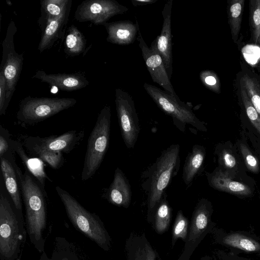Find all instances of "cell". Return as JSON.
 Segmentation results:
<instances>
[{
  "mask_svg": "<svg viewBox=\"0 0 260 260\" xmlns=\"http://www.w3.org/2000/svg\"><path fill=\"white\" fill-rule=\"evenodd\" d=\"M157 0H131L132 5L135 7L143 6L155 3Z\"/></svg>",
  "mask_w": 260,
  "mask_h": 260,
  "instance_id": "cell-40",
  "label": "cell"
},
{
  "mask_svg": "<svg viewBox=\"0 0 260 260\" xmlns=\"http://www.w3.org/2000/svg\"><path fill=\"white\" fill-rule=\"evenodd\" d=\"M128 8L114 0H87L81 3L75 12V19L81 22L90 21L103 24L112 17L123 14Z\"/></svg>",
  "mask_w": 260,
  "mask_h": 260,
  "instance_id": "cell-11",
  "label": "cell"
},
{
  "mask_svg": "<svg viewBox=\"0 0 260 260\" xmlns=\"http://www.w3.org/2000/svg\"><path fill=\"white\" fill-rule=\"evenodd\" d=\"M17 29L15 22L11 21L2 43L3 54L0 69L3 72L6 82L5 112L15 90L24 59L23 54H18L15 49L14 37Z\"/></svg>",
  "mask_w": 260,
  "mask_h": 260,
  "instance_id": "cell-8",
  "label": "cell"
},
{
  "mask_svg": "<svg viewBox=\"0 0 260 260\" xmlns=\"http://www.w3.org/2000/svg\"><path fill=\"white\" fill-rule=\"evenodd\" d=\"M249 12L251 41L260 46V0L249 1Z\"/></svg>",
  "mask_w": 260,
  "mask_h": 260,
  "instance_id": "cell-32",
  "label": "cell"
},
{
  "mask_svg": "<svg viewBox=\"0 0 260 260\" xmlns=\"http://www.w3.org/2000/svg\"><path fill=\"white\" fill-rule=\"evenodd\" d=\"M173 0L165 3L162 11L163 23L160 34L151 44L150 48L156 50L161 56L169 78L173 74V44L171 32V14Z\"/></svg>",
  "mask_w": 260,
  "mask_h": 260,
  "instance_id": "cell-13",
  "label": "cell"
},
{
  "mask_svg": "<svg viewBox=\"0 0 260 260\" xmlns=\"http://www.w3.org/2000/svg\"><path fill=\"white\" fill-rule=\"evenodd\" d=\"M50 86L64 91H74L85 87L89 84L86 77L80 73L48 74L38 70L32 77Z\"/></svg>",
  "mask_w": 260,
  "mask_h": 260,
  "instance_id": "cell-15",
  "label": "cell"
},
{
  "mask_svg": "<svg viewBox=\"0 0 260 260\" xmlns=\"http://www.w3.org/2000/svg\"><path fill=\"white\" fill-rule=\"evenodd\" d=\"M1 168L6 189L15 209L22 213V201L19 184L17 175L15 157H0Z\"/></svg>",
  "mask_w": 260,
  "mask_h": 260,
  "instance_id": "cell-19",
  "label": "cell"
},
{
  "mask_svg": "<svg viewBox=\"0 0 260 260\" xmlns=\"http://www.w3.org/2000/svg\"><path fill=\"white\" fill-rule=\"evenodd\" d=\"M137 40L139 42V46L152 81L167 92L176 94L170 82L162 57L156 50L148 47L142 36L140 29L139 30Z\"/></svg>",
  "mask_w": 260,
  "mask_h": 260,
  "instance_id": "cell-14",
  "label": "cell"
},
{
  "mask_svg": "<svg viewBox=\"0 0 260 260\" xmlns=\"http://www.w3.org/2000/svg\"><path fill=\"white\" fill-rule=\"evenodd\" d=\"M143 87L159 108L172 118L173 123L180 131L184 133L187 124L200 131H206L204 123L193 112L190 103H185L177 94H173L154 85L145 83Z\"/></svg>",
  "mask_w": 260,
  "mask_h": 260,
  "instance_id": "cell-6",
  "label": "cell"
},
{
  "mask_svg": "<svg viewBox=\"0 0 260 260\" xmlns=\"http://www.w3.org/2000/svg\"><path fill=\"white\" fill-rule=\"evenodd\" d=\"M76 103L77 100L74 98H38L29 95L20 101L16 117L21 124L33 125L73 107Z\"/></svg>",
  "mask_w": 260,
  "mask_h": 260,
  "instance_id": "cell-7",
  "label": "cell"
},
{
  "mask_svg": "<svg viewBox=\"0 0 260 260\" xmlns=\"http://www.w3.org/2000/svg\"><path fill=\"white\" fill-rule=\"evenodd\" d=\"M202 84L207 88L216 93L221 92V83L217 75L211 70H203L200 73Z\"/></svg>",
  "mask_w": 260,
  "mask_h": 260,
  "instance_id": "cell-35",
  "label": "cell"
},
{
  "mask_svg": "<svg viewBox=\"0 0 260 260\" xmlns=\"http://www.w3.org/2000/svg\"><path fill=\"white\" fill-rule=\"evenodd\" d=\"M167 195L165 193L162 199L156 208L153 217V228L156 233L161 235L169 229L172 217V209L167 200Z\"/></svg>",
  "mask_w": 260,
  "mask_h": 260,
  "instance_id": "cell-28",
  "label": "cell"
},
{
  "mask_svg": "<svg viewBox=\"0 0 260 260\" xmlns=\"http://www.w3.org/2000/svg\"><path fill=\"white\" fill-rule=\"evenodd\" d=\"M86 40L78 28L71 25L68 29L64 42V52L70 56L78 55L86 47Z\"/></svg>",
  "mask_w": 260,
  "mask_h": 260,
  "instance_id": "cell-27",
  "label": "cell"
},
{
  "mask_svg": "<svg viewBox=\"0 0 260 260\" xmlns=\"http://www.w3.org/2000/svg\"><path fill=\"white\" fill-rule=\"evenodd\" d=\"M189 223V220L184 215L182 211L179 210L176 214L172 230V248L179 238L185 242L187 238Z\"/></svg>",
  "mask_w": 260,
  "mask_h": 260,
  "instance_id": "cell-33",
  "label": "cell"
},
{
  "mask_svg": "<svg viewBox=\"0 0 260 260\" xmlns=\"http://www.w3.org/2000/svg\"><path fill=\"white\" fill-rule=\"evenodd\" d=\"M250 71H243L240 76L241 83L253 106L260 116V81Z\"/></svg>",
  "mask_w": 260,
  "mask_h": 260,
  "instance_id": "cell-26",
  "label": "cell"
},
{
  "mask_svg": "<svg viewBox=\"0 0 260 260\" xmlns=\"http://www.w3.org/2000/svg\"><path fill=\"white\" fill-rule=\"evenodd\" d=\"M115 105L122 138L128 149L133 148L140 128L132 96L121 88L115 89Z\"/></svg>",
  "mask_w": 260,
  "mask_h": 260,
  "instance_id": "cell-9",
  "label": "cell"
},
{
  "mask_svg": "<svg viewBox=\"0 0 260 260\" xmlns=\"http://www.w3.org/2000/svg\"><path fill=\"white\" fill-rule=\"evenodd\" d=\"M245 0H229L227 4L228 23L232 38L237 44L241 28Z\"/></svg>",
  "mask_w": 260,
  "mask_h": 260,
  "instance_id": "cell-25",
  "label": "cell"
},
{
  "mask_svg": "<svg viewBox=\"0 0 260 260\" xmlns=\"http://www.w3.org/2000/svg\"><path fill=\"white\" fill-rule=\"evenodd\" d=\"M208 177L210 185L218 190L243 196L249 195L251 193L247 185L232 180L226 173L220 171L214 172Z\"/></svg>",
  "mask_w": 260,
  "mask_h": 260,
  "instance_id": "cell-22",
  "label": "cell"
},
{
  "mask_svg": "<svg viewBox=\"0 0 260 260\" xmlns=\"http://www.w3.org/2000/svg\"><path fill=\"white\" fill-rule=\"evenodd\" d=\"M49 260H80V258L72 243L63 238L56 237Z\"/></svg>",
  "mask_w": 260,
  "mask_h": 260,
  "instance_id": "cell-29",
  "label": "cell"
},
{
  "mask_svg": "<svg viewBox=\"0 0 260 260\" xmlns=\"http://www.w3.org/2000/svg\"><path fill=\"white\" fill-rule=\"evenodd\" d=\"M111 108L105 106L98 115L94 127L88 137L81 178L87 181L100 167L108 148L110 127Z\"/></svg>",
  "mask_w": 260,
  "mask_h": 260,
  "instance_id": "cell-5",
  "label": "cell"
},
{
  "mask_svg": "<svg viewBox=\"0 0 260 260\" xmlns=\"http://www.w3.org/2000/svg\"><path fill=\"white\" fill-rule=\"evenodd\" d=\"M125 252L126 260H156L158 255L145 233L132 232L126 240Z\"/></svg>",
  "mask_w": 260,
  "mask_h": 260,
  "instance_id": "cell-17",
  "label": "cell"
},
{
  "mask_svg": "<svg viewBox=\"0 0 260 260\" xmlns=\"http://www.w3.org/2000/svg\"><path fill=\"white\" fill-rule=\"evenodd\" d=\"M71 6L72 4L69 5L59 17L49 22L42 30L38 49L40 52L51 48L61 38L63 29L68 22Z\"/></svg>",
  "mask_w": 260,
  "mask_h": 260,
  "instance_id": "cell-20",
  "label": "cell"
},
{
  "mask_svg": "<svg viewBox=\"0 0 260 260\" xmlns=\"http://www.w3.org/2000/svg\"><path fill=\"white\" fill-rule=\"evenodd\" d=\"M10 137L7 129L0 125V157H14V151L10 143Z\"/></svg>",
  "mask_w": 260,
  "mask_h": 260,
  "instance_id": "cell-36",
  "label": "cell"
},
{
  "mask_svg": "<svg viewBox=\"0 0 260 260\" xmlns=\"http://www.w3.org/2000/svg\"><path fill=\"white\" fill-rule=\"evenodd\" d=\"M39 260H49V257H48L46 253L44 251L42 253L41 257Z\"/></svg>",
  "mask_w": 260,
  "mask_h": 260,
  "instance_id": "cell-41",
  "label": "cell"
},
{
  "mask_svg": "<svg viewBox=\"0 0 260 260\" xmlns=\"http://www.w3.org/2000/svg\"><path fill=\"white\" fill-rule=\"evenodd\" d=\"M211 208L205 199H201L195 207L189 223L183 250L177 260H189L195 249L210 228Z\"/></svg>",
  "mask_w": 260,
  "mask_h": 260,
  "instance_id": "cell-10",
  "label": "cell"
},
{
  "mask_svg": "<svg viewBox=\"0 0 260 260\" xmlns=\"http://www.w3.org/2000/svg\"><path fill=\"white\" fill-rule=\"evenodd\" d=\"M31 155L47 163L53 169H58L63 165L64 159L62 152L52 151L33 146H25Z\"/></svg>",
  "mask_w": 260,
  "mask_h": 260,
  "instance_id": "cell-30",
  "label": "cell"
},
{
  "mask_svg": "<svg viewBox=\"0 0 260 260\" xmlns=\"http://www.w3.org/2000/svg\"><path fill=\"white\" fill-rule=\"evenodd\" d=\"M84 136L83 131H71L56 136H28L24 140V145L69 153L80 143Z\"/></svg>",
  "mask_w": 260,
  "mask_h": 260,
  "instance_id": "cell-12",
  "label": "cell"
},
{
  "mask_svg": "<svg viewBox=\"0 0 260 260\" xmlns=\"http://www.w3.org/2000/svg\"><path fill=\"white\" fill-rule=\"evenodd\" d=\"M157 258L158 260H161L159 255H158Z\"/></svg>",
  "mask_w": 260,
  "mask_h": 260,
  "instance_id": "cell-43",
  "label": "cell"
},
{
  "mask_svg": "<svg viewBox=\"0 0 260 260\" xmlns=\"http://www.w3.org/2000/svg\"><path fill=\"white\" fill-rule=\"evenodd\" d=\"M240 151L247 168L253 173H257L259 166L257 159L244 144L240 145Z\"/></svg>",
  "mask_w": 260,
  "mask_h": 260,
  "instance_id": "cell-37",
  "label": "cell"
},
{
  "mask_svg": "<svg viewBox=\"0 0 260 260\" xmlns=\"http://www.w3.org/2000/svg\"><path fill=\"white\" fill-rule=\"evenodd\" d=\"M222 159L224 165L229 168H234L236 164V160L234 156L228 151L223 150L221 154Z\"/></svg>",
  "mask_w": 260,
  "mask_h": 260,
  "instance_id": "cell-39",
  "label": "cell"
},
{
  "mask_svg": "<svg viewBox=\"0 0 260 260\" xmlns=\"http://www.w3.org/2000/svg\"><path fill=\"white\" fill-rule=\"evenodd\" d=\"M238 93L247 116L253 125L260 134V116L253 106L246 90L239 81Z\"/></svg>",
  "mask_w": 260,
  "mask_h": 260,
  "instance_id": "cell-34",
  "label": "cell"
},
{
  "mask_svg": "<svg viewBox=\"0 0 260 260\" xmlns=\"http://www.w3.org/2000/svg\"><path fill=\"white\" fill-rule=\"evenodd\" d=\"M72 3V0L41 1V15L38 20L41 30L49 22L59 17Z\"/></svg>",
  "mask_w": 260,
  "mask_h": 260,
  "instance_id": "cell-24",
  "label": "cell"
},
{
  "mask_svg": "<svg viewBox=\"0 0 260 260\" xmlns=\"http://www.w3.org/2000/svg\"><path fill=\"white\" fill-rule=\"evenodd\" d=\"M205 157L204 148L198 144L194 145L191 151L188 153L183 167L182 179L188 186L201 169Z\"/></svg>",
  "mask_w": 260,
  "mask_h": 260,
  "instance_id": "cell-23",
  "label": "cell"
},
{
  "mask_svg": "<svg viewBox=\"0 0 260 260\" xmlns=\"http://www.w3.org/2000/svg\"><path fill=\"white\" fill-rule=\"evenodd\" d=\"M10 143L14 152L22 160L25 169L36 178L37 181L45 190L46 179L51 181L45 173L43 161L38 157L28 156L25 153L22 145L18 141L11 139Z\"/></svg>",
  "mask_w": 260,
  "mask_h": 260,
  "instance_id": "cell-21",
  "label": "cell"
},
{
  "mask_svg": "<svg viewBox=\"0 0 260 260\" xmlns=\"http://www.w3.org/2000/svg\"><path fill=\"white\" fill-rule=\"evenodd\" d=\"M16 170L25 210V227L29 240L39 252H44L43 238L47 224L45 190L26 169L22 173L16 165Z\"/></svg>",
  "mask_w": 260,
  "mask_h": 260,
  "instance_id": "cell-2",
  "label": "cell"
},
{
  "mask_svg": "<svg viewBox=\"0 0 260 260\" xmlns=\"http://www.w3.org/2000/svg\"><path fill=\"white\" fill-rule=\"evenodd\" d=\"M201 260H210L209 259V258H205V257H202Z\"/></svg>",
  "mask_w": 260,
  "mask_h": 260,
  "instance_id": "cell-42",
  "label": "cell"
},
{
  "mask_svg": "<svg viewBox=\"0 0 260 260\" xmlns=\"http://www.w3.org/2000/svg\"><path fill=\"white\" fill-rule=\"evenodd\" d=\"M26 231L22 214L12 206L7 197L0 195V259L16 260Z\"/></svg>",
  "mask_w": 260,
  "mask_h": 260,
  "instance_id": "cell-4",
  "label": "cell"
},
{
  "mask_svg": "<svg viewBox=\"0 0 260 260\" xmlns=\"http://www.w3.org/2000/svg\"><path fill=\"white\" fill-rule=\"evenodd\" d=\"M55 189L73 225L103 250L108 251L111 246V238L100 217L87 211L66 190L58 186Z\"/></svg>",
  "mask_w": 260,
  "mask_h": 260,
  "instance_id": "cell-3",
  "label": "cell"
},
{
  "mask_svg": "<svg viewBox=\"0 0 260 260\" xmlns=\"http://www.w3.org/2000/svg\"><path fill=\"white\" fill-rule=\"evenodd\" d=\"M102 25L108 34L107 41L119 45L133 43L137 39L140 29L137 21L135 24L129 20L105 22Z\"/></svg>",
  "mask_w": 260,
  "mask_h": 260,
  "instance_id": "cell-16",
  "label": "cell"
},
{
  "mask_svg": "<svg viewBox=\"0 0 260 260\" xmlns=\"http://www.w3.org/2000/svg\"><path fill=\"white\" fill-rule=\"evenodd\" d=\"M7 89L6 82L3 72L0 71V115H5V104Z\"/></svg>",
  "mask_w": 260,
  "mask_h": 260,
  "instance_id": "cell-38",
  "label": "cell"
},
{
  "mask_svg": "<svg viewBox=\"0 0 260 260\" xmlns=\"http://www.w3.org/2000/svg\"><path fill=\"white\" fill-rule=\"evenodd\" d=\"M224 244L246 252H255L260 250V244L254 240L245 235L234 233L222 239Z\"/></svg>",
  "mask_w": 260,
  "mask_h": 260,
  "instance_id": "cell-31",
  "label": "cell"
},
{
  "mask_svg": "<svg viewBox=\"0 0 260 260\" xmlns=\"http://www.w3.org/2000/svg\"><path fill=\"white\" fill-rule=\"evenodd\" d=\"M180 145L172 144L164 150L142 174L141 186L147 195V220H153L155 210L161 202L165 190L180 168Z\"/></svg>",
  "mask_w": 260,
  "mask_h": 260,
  "instance_id": "cell-1",
  "label": "cell"
},
{
  "mask_svg": "<svg viewBox=\"0 0 260 260\" xmlns=\"http://www.w3.org/2000/svg\"><path fill=\"white\" fill-rule=\"evenodd\" d=\"M106 194V198L110 203L118 207L128 208L132 199L131 186L120 168L116 169L113 180Z\"/></svg>",
  "mask_w": 260,
  "mask_h": 260,
  "instance_id": "cell-18",
  "label": "cell"
}]
</instances>
